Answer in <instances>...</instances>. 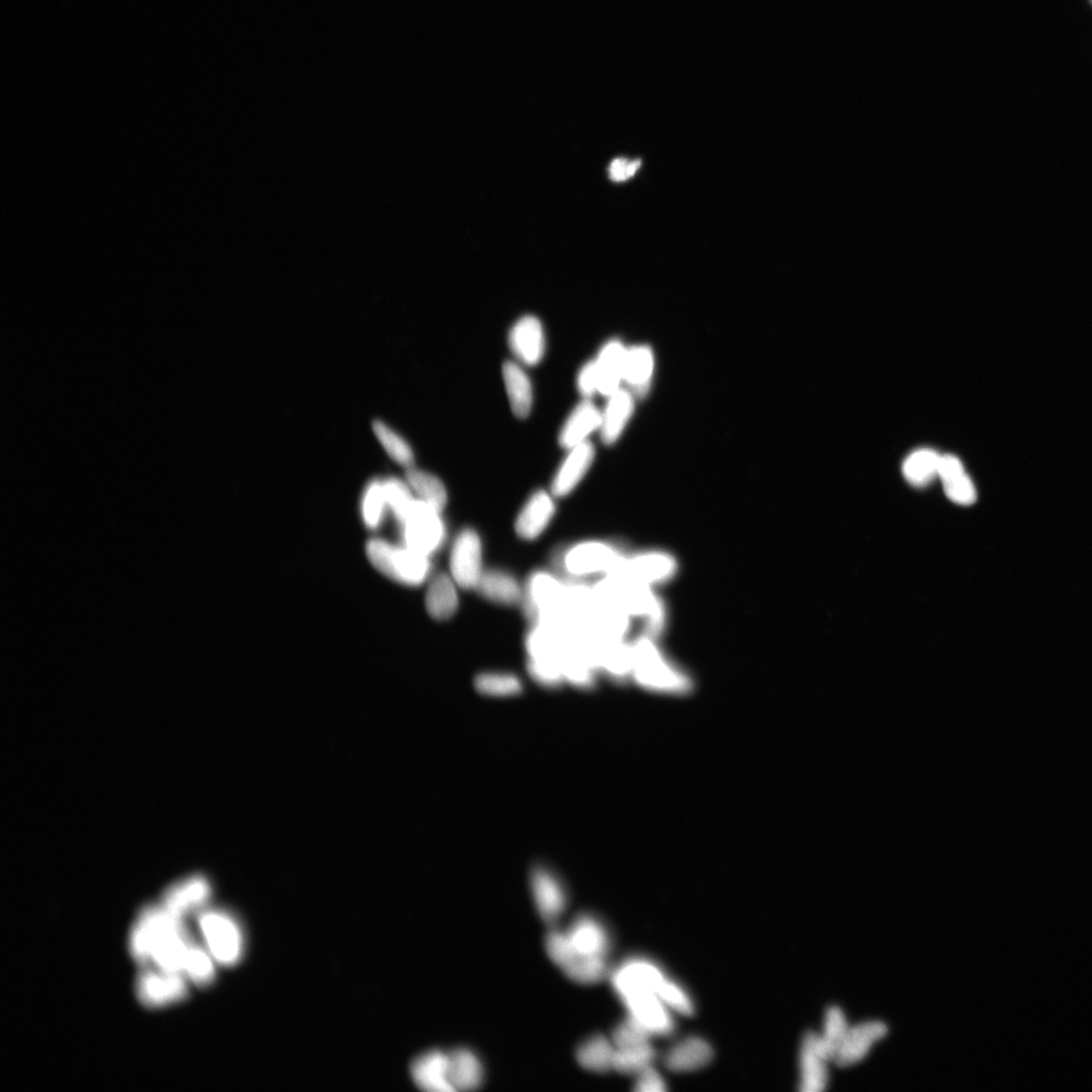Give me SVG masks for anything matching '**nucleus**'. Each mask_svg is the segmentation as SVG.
<instances>
[{"instance_id": "obj_38", "label": "nucleus", "mask_w": 1092, "mask_h": 1092, "mask_svg": "<svg viewBox=\"0 0 1092 1092\" xmlns=\"http://www.w3.org/2000/svg\"><path fill=\"white\" fill-rule=\"evenodd\" d=\"M656 1058V1051L650 1043L638 1046L616 1048L613 1070L623 1074H639L650 1067Z\"/></svg>"}, {"instance_id": "obj_22", "label": "nucleus", "mask_w": 1092, "mask_h": 1092, "mask_svg": "<svg viewBox=\"0 0 1092 1092\" xmlns=\"http://www.w3.org/2000/svg\"><path fill=\"white\" fill-rule=\"evenodd\" d=\"M425 595V607L433 620L445 621L457 614L459 608L460 589L449 574L433 576Z\"/></svg>"}, {"instance_id": "obj_17", "label": "nucleus", "mask_w": 1092, "mask_h": 1092, "mask_svg": "<svg viewBox=\"0 0 1092 1092\" xmlns=\"http://www.w3.org/2000/svg\"><path fill=\"white\" fill-rule=\"evenodd\" d=\"M448 1053L434 1050L427 1052L415 1060L411 1074L415 1085L430 1092L455 1091L449 1080Z\"/></svg>"}, {"instance_id": "obj_6", "label": "nucleus", "mask_w": 1092, "mask_h": 1092, "mask_svg": "<svg viewBox=\"0 0 1092 1092\" xmlns=\"http://www.w3.org/2000/svg\"><path fill=\"white\" fill-rule=\"evenodd\" d=\"M397 525L401 542L432 559L447 542L448 530L444 512L417 498Z\"/></svg>"}, {"instance_id": "obj_11", "label": "nucleus", "mask_w": 1092, "mask_h": 1092, "mask_svg": "<svg viewBox=\"0 0 1092 1092\" xmlns=\"http://www.w3.org/2000/svg\"><path fill=\"white\" fill-rule=\"evenodd\" d=\"M629 1016L642 1024L652 1036H668L675 1024L669 1006L654 992L640 991L622 997Z\"/></svg>"}, {"instance_id": "obj_1", "label": "nucleus", "mask_w": 1092, "mask_h": 1092, "mask_svg": "<svg viewBox=\"0 0 1092 1092\" xmlns=\"http://www.w3.org/2000/svg\"><path fill=\"white\" fill-rule=\"evenodd\" d=\"M596 597L624 613L633 621L645 624V634L657 636L666 621V610L656 588L640 583L621 573L604 576L592 584Z\"/></svg>"}, {"instance_id": "obj_47", "label": "nucleus", "mask_w": 1092, "mask_h": 1092, "mask_svg": "<svg viewBox=\"0 0 1092 1092\" xmlns=\"http://www.w3.org/2000/svg\"><path fill=\"white\" fill-rule=\"evenodd\" d=\"M635 1090L638 1092H662L667 1090V1085L661 1074L650 1066L638 1074Z\"/></svg>"}, {"instance_id": "obj_39", "label": "nucleus", "mask_w": 1092, "mask_h": 1092, "mask_svg": "<svg viewBox=\"0 0 1092 1092\" xmlns=\"http://www.w3.org/2000/svg\"><path fill=\"white\" fill-rule=\"evenodd\" d=\"M849 1028L847 1020L839 1007L828 1008L826 1017L824 1037H821V1050L827 1061L835 1060L836 1056L847 1036Z\"/></svg>"}, {"instance_id": "obj_24", "label": "nucleus", "mask_w": 1092, "mask_h": 1092, "mask_svg": "<svg viewBox=\"0 0 1092 1092\" xmlns=\"http://www.w3.org/2000/svg\"><path fill=\"white\" fill-rule=\"evenodd\" d=\"M887 1027L881 1022H870L849 1029L835 1062L839 1067H848L860 1062L868 1054L872 1044L884 1038Z\"/></svg>"}, {"instance_id": "obj_35", "label": "nucleus", "mask_w": 1092, "mask_h": 1092, "mask_svg": "<svg viewBox=\"0 0 1092 1092\" xmlns=\"http://www.w3.org/2000/svg\"><path fill=\"white\" fill-rule=\"evenodd\" d=\"M941 457L935 451L923 448L915 451L905 461L902 471L912 485L923 486L939 477Z\"/></svg>"}, {"instance_id": "obj_3", "label": "nucleus", "mask_w": 1092, "mask_h": 1092, "mask_svg": "<svg viewBox=\"0 0 1092 1092\" xmlns=\"http://www.w3.org/2000/svg\"><path fill=\"white\" fill-rule=\"evenodd\" d=\"M365 553L378 573L403 586L417 588L429 583L433 577L432 557L414 551L403 542L373 538L366 542Z\"/></svg>"}, {"instance_id": "obj_7", "label": "nucleus", "mask_w": 1092, "mask_h": 1092, "mask_svg": "<svg viewBox=\"0 0 1092 1092\" xmlns=\"http://www.w3.org/2000/svg\"><path fill=\"white\" fill-rule=\"evenodd\" d=\"M198 923L209 952L216 962L225 966L239 962L244 940L239 922L227 912L209 910L199 917Z\"/></svg>"}, {"instance_id": "obj_27", "label": "nucleus", "mask_w": 1092, "mask_h": 1092, "mask_svg": "<svg viewBox=\"0 0 1092 1092\" xmlns=\"http://www.w3.org/2000/svg\"><path fill=\"white\" fill-rule=\"evenodd\" d=\"M714 1058V1051L703 1038H687L674 1046L666 1058V1065L675 1072H690L705 1067Z\"/></svg>"}, {"instance_id": "obj_33", "label": "nucleus", "mask_w": 1092, "mask_h": 1092, "mask_svg": "<svg viewBox=\"0 0 1092 1092\" xmlns=\"http://www.w3.org/2000/svg\"><path fill=\"white\" fill-rule=\"evenodd\" d=\"M405 480L415 497L444 512L448 503V492L441 479L430 471L412 467L407 469Z\"/></svg>"}, {"instance_id": "obj_32", "label": "nucleus", "mask_w": 1092, "mask_h": 1092, "mask_svg": "<svg viewBox=\"0 0 1092 1092\" xmlns=\"http://www.w3.org/2000/svg\"><path fill=\"white\" fill-rule=\"evenodd\" d=\"M361 518L365 528L377 531L389 515L384 479L375 478L364 486L360 505Z\"/></svg>"}, {"instance_id": "obj_25", "label": "nucleus", "mask_w": 1092, "mask_h": 1092, "mask_svg": "<svg viewBox=\"0 0 1092 1092\" xmlns=\"http://www.w3.org/2000/svg\"><path fill=\"white\" fill-rule=\"evenodd\" d=\"M939 478L949 500L963 506L971 505L976 501V486L958 457L951 455L941 457Z\"/></svg>"}, {"instance_id": "obj_37", "label": "nucleus", "mask_w": 1092, "mask_h": 1092, "mask_svg": "<svg viewBox=\"0 0 1092 1092\" xmlns=\"http://www.w3.org/2000/svg\"><path fill=\"white\" fill-rule=\"evenodd\" d=\"M373 430L378 443L381 444L391 459L406 469L414 466V450L405 438L379 420L374 422Z\"/></svg>"}, {"instance_id": "obj_16", "label": "nucleus", "mask_w": 1092, "mask_h": 1092, "mask_svg": "<svg viewBox=\"0 0 1092 1092\" xmlns=\"http://www.w3.org/2000/svg\"><path fill=\"white\" fill-rule=\"evenodd\" d=\"M594 458L595 448L590 442L568 449L567 456L554 474L551 486L553 495L559 498L572 494L586 477Z\"/></svg>"}, {"instance_id": "obj_48", "label": "nucleus", "mask_w": 1092, "mask_h": 1092, "mask_svg": "<svg viewBox=\"0 0 1092 1092\" xmlns=\"http://www.w3.org/2000/svg\"><path fill=\"white\" fill-rule=\"evenodd\" d=\"M640 160L617 158L609 166V176L615 183H622L635 175L640 168Z\"/></svg>"}, {"instance_id": "obj_8", "label": "nucleus", "mask_w": 1092, "mask_h": 1092, "mask_svg": "<svg viewBox=\"0 0 1092 1092\" xmlns=\"http://www.w3.org/2000/svg\"><path fill=\"white\" fill-rule=\"evenodd\" d=\"M484 545L480 533L471 527L457 533L449 550V575L460 589L476 590L485 572Z\"/></svg>"}, {"instance_id": "obj_36", "label": "nucleus", "mask_w": 1092, "mask_h": 1092, "mask_svg": "<svg viewBox=\"0 0 1092 1092\" xmlns=\"http://www.w3.org/2000/svg\"><path fill=\"white\" fill-rule=\"evenodd\" d=\"M477 691L488 697L505 698L519 695L524 690L518 676L506 672H485L474 679Z\"/></svg>"}, {"instance_id": "obj_23", "label": "nucleus", "mask_w": 1092, "mask_h": 1092, "mask_svg": "<svg viewBox=\"0 0 1092 1092\" xmlns=\"http://www.w3.org/2000/svg\"><path fill=\"white\" fill-rule=\"evenodd\" d=\"M602 412L590 400L580 402L568 415L559 436L562 447L571 449L588 441V437L600 430Z\"/></svg>"}, {"instance_id": "obj_40", "label": "nucleus", "mask_w": 1092, "mask_h": 1092, "mask_svg": "<svg viewBox=\"0 0 1092 1092\" xmlns=\"http://www.w3.org/2000/svg\"><path fill=\"white\" fill-rule=\"evenodd\" d=\"M215 961L209 949L191 944L187 949L184 972L189 979L205 987L215 979Z\"/></svg>"}, {"instance_id": "obj_42", "label": "nucleus", "mask_w": 1092, "mask_h": 1092, "mask_svg": "<svg viewBox=\"0 0 1092 1092\" xmlns=\"http://www.w3.org/2000/svg\"><path fill=\"white\" fill-rule=\"evenodd\" d=\"M384 486L389 514L398 524L405 516L414 501L416 500V497L413 494L406 480L389 477L384 479Z\"/></svg>"}, {"instance_id": "obj_34", "label": "nucleus", "mask_w": 1092, "mask_h": 1092, "mask_svg": "<svg viewBox=\"0 0 1092 1092\" xmlns=\"http://www.w3.org/2000/svg\"><path fill=\"white\" fill-rule=\"evenodd\" d=\"M614 1044L603 1036H594L583 1044L577 1050V1060L585 1070L605 1073L613 1070L615 1055Z\"/></svg>"}, {"instance_id": "obj_15", "label": "nucleus", "mask_w": 1092, "mask_h": 1092, "mask_svg": "<svg viewBox=\"0 0 1092 1092\" xmlns=\"http://www.w3.org/2000/svg\"><path fill=\"white\" fill-rule=\"evenodd\" d=\"M510 349L525 365H538L545 352V335L537 317L525 316L518 320L509 334Z\"/></svg>"}, {"instance_id": "obj_26", "label": "nucleus", "mask_w": 1092, "mask_h": 1092, "mask_svg": "<svg viewBox=\"0 0 1092 1092\" xmlns=\"http://www.w3.org/2000/svg\"><path fill=\"white\" fill-rule=\"evenodd\" d=\"M626 349L621 342L609 341L595 361L599 378V394L609 397L621 389L623 382Z\"/></svg>"}, {"instance_id": "obj_45", "label": "nucleus", "mask_w": 1092, "mask_h": 1092, "mask_svg": "<svg viewBox=\"0 0 1092 1092\" xmlns=\"http://www.w3.org/2000/svg\"><path fill=\"white\" fill-rule=\"evenodd\" d=\"M659 997L676 1013L684 1016H691L694 1013V1004L689 994L670 979L662 985Z\"/></svg>"}, {"instance_id": "obj_12", "label": "nucleus", "mask_w": 1092, "mask_h": 1092, "mask_svg": "<svg viewBox=\"0 0 1092 1092\" xmlns=\"http://www.w3.org/2000/svg\"><path fill=\"white\" fill-rule=\"evenodd\" d=\"M139 1000L147 1006L158 1007L181 1002L187 994L183 973L145 971L138 979Z\"/></svg>"}, {"instance_id": "obj_44", "label": "nucleus", "mask_w": 1092, "mask_h": 1092, "mask_svg": "<svg viewBox=\"0 0 1092 1092\" xmlns=\"http://www.w3.org/2000/svg\"><path fill=\"white\" fill-rule=\"evenodd\" d=\"M651 1036L642 1024L629 1016L627 1019L616 1027L612 1040L615 1048H626L649 1043Z\"/></svg>"}, {"instance_id": "obj_46", "label": "nucleus", "mask_w": 1092, "mask_h": 1092, "mask_svg": "<svg viewBox=\"0 0 1092 1092\" xmlns=\"http://www.w3.org/2000/svg\"><path fill=\"white\" fill-rule=\"evenodd\" d=\"M577 387L580 394L590 400L599 393V378L595 361L584 364L577 377Z\"/></svg>"}, {"instance_id": "obj_41", "label": "nucleus", "mask_w": 1092, "mask_h": 1092, "mask_svg": "<svg viewBox=\"0 0 1092 1092\" xmlns=\"http://www.w3.org/2000/svg\"><path fill=\"white\" fill-rule=\"evenodd\" d=\"M567 978L580 984H594L608 975L607 958L578 956L564 970Z\"/></svg>"}, {"instance_id": "obj_10", "label": "nucleus", "mask_w": 1092, "mask_h": 1092, "mask_svg": "<svg viewBox=\"0 0 1092 1092\" xmlns=\"http://www.w3.org/2000/svg\"><path fill=\"white\" fill-rule=\"evenodd\" d=\"M668 979L659 966L644 958L628 959L610 973L612 987L621 999L640 991L659 996Z\"/></svg>"}, {"instance_id": "obj_19", "label": "nucleus", "mask_w": 1092, "mask_h": 1092, "mask_svg": "<svg viewBox=\"0 0 1092 1092\" xmlns=\"http://www.w3.org/2000/svg\"><path fill=\"white\" fill-rule=\"evenodd\" d=\"M482 597L492 603L513 607L524 599L525 585L502 568H485L476 588Z\"/></svg>"}, {"instance_id": "obj_43", "label": "nucleus", "mask_w": 1092, "mask_h": 1092, "mask_svg": "<svg viewBox=\"0 0 1092 1092\" xmlns=\"http://www.w3.org/2000/svg\"><path fill=\"white\" fill-rule=\"evenodd\" d=\"M545 949L553 962L562 970L579 956L566 931H551L545 937Z\"/></svg>"}, {"instance_id": "obj_49", "label": "nucleus", "mask_w": 1092, "mask_h": 1092, "mask_svg": "<svg viewBox=\"0 0 1092 1092\" xmlns=\"http://www.w3.org/2000/svg\"><path fill=\"white\" fill-rule=\"evenodd\" d=\"M1090 3L1092 4V0H1090Z\"/></svg>"}, {"instance_id": "obj_4", "label": "nucleus", "mask_w": 1092, "mask_h": 1092, "mask_svg": "<svg viewBox=\"0 0 1092 1092\" xmlns=\"http://www.w3.org/2000/svg\"><path fill=\"white\" fill-rule=\"evenodd\" d=\"M626 552L619 544L587 539L566 546L555 555L560 575L568 580H598L616 571Z\"/></svg>"}, {"instance_id": "obj_13", "label": "nucleus", "mask_w": 1092, "mask_h": 1092, "mask_svg": "<svg viewBox=\"0 0 1092 1092\" xmlns=\"http://www.w3.org/2000/svg\"><path fill=\"white\" fill-rule=\"evenodd\" d=\"M555 498L551 491L544 490L527 498L515 521V531L521 539L537 540L550 527L556 512Z\"/></svg>"}, {"instance_id": "obj_21", "label": "nucleus", "mask_w": 1092, "mask_h": 1092, "mask_svg": "<svg viewBox=\"0 0 1092 1092\" xmlns=\"http://www.w3.org/2000/svg\"><path fill=\"white\" fill-rule=\"evenodd\" d=\"M826 1062L828 1061L821 1050V1036L813 1031L807 1032L800 1053L801 1091L819 1092L826 1087Z\"/></svg>"}, {"instance_id": "obj_28", "label": "nucleus", "mask_w": 1092, "mask_h": 1092, "mask_svg": "<svg viewBox=\"0 0 1092 1092\" xmlns=\"http://www.w3.org/2000/svg\"><path fill=\"white\" fill-rule=\"evenodd\" d=\"M634 412V399L628 391L620 389L608 397L602 412L600 433L605 444H613L622 434Z\"/></svg>"}, {"instance_id": "obj_31", "label": "nucleus", "mask_w": 1092, "mask_h": 1092, "mask_svg": "<svg viewBox=\"0 0 1092 1092\" xmlns=\"http://www.w3.org/2000/svg\"><path fill=\"white\" fill-rule=\"evenodd\" d=\"M654 372V355L647 347H636L626 350L624 362L625 382L638 396L648 393Z\"/></svg>"}, {"instance_id": "obj_30", "label": "nucleus", "mask_w": 1092, "mask_h": 1092, "mask_svg": "<svg viewBox=\"0 0 1092 1092\" xmlns=\"http://www.w3.org/2000/svg\"><path fill=\"white\" fill-rule=\"evenodd\" d=\"M449 1080L455 1091L473 1090L483 1084L484 1071L476 1054L464 1048L448 1053Z\"/></svg>"}, {"instance_id": "obj_2", "label": "nucleus", "mask_w": 1092, "mask_h": 1092, "mask_svg": "<svg viewBox=\"0 0 1092 1092\" xmlns=\"http://www.w3.org/2000/svg\"><path fill=\"white\" fill-rule=\"evenodd\" d=\"M632 646L631 681L656 693L682 695L691 690V679L664 655L656 636L643 634L633 640Z\"/></svg>"}, {"instance_id": "obj_5", "label": "nucleus", "mask_w": 1092, "mask_h": 1092, "mask_svg": "<svg viewBox=\"0 0 1092 1092\" xmlns=\"http://www.w3.org/2000/svg\"><path fill=\"white\" fill-rule=\"evenodd\" d=\"M567 580L559 573L538 569L525 584L521 605L531 625H551L567 631Z\"/></svg>"}, {"instance_id": "obj_20", "label": "nucleus", "mask_w": 1092, "mask_h": 1092, "mask_svg": "<svg viewBox=\"0 0 1092 1092\" xmlns=\"http://www.w3.org/2000/svg\"><path fill=\"white\" fill-rule=\"evenodd\" d=\"M210 895L209 882L204 877L196 876L171 887L164 894L163 907L183 919L189 912L203 908Z\"/></svg>"}, {"instance_id": "obj_14", "label": "nucleus", "mask_w": 1092, "mask_h": 1092, "mask_svg": "<svg viewBox=\"0 0 1092 1092\" xmlns=\"http://www.w3.org/2000/svg\"><path fill=\"white\" fill-rule=\"evenodd\" d=\"M530 884L540 917L546 922H555L566 907V894L562 883L550 870L536 867L531 873Z\"/></svg>"}, {"instance_id": "obj_29", "label": "nucleus", "mask_w": 1092, "mask_h": 1092, "mask_svg": "<svg viewBox=\"0 0 1092 1092\" xmlns=\"http://www.w3.org/2000/svg\"><path fill=\"white\" fill-rule=\"evenodd\" d=\"M503 378L515 416L527 418L533 407V388L528 375L517 362H508L503 365Z\"/></svg>"}, {"instance_id": "obj_9", "label": "nucleus", "mask_w": 1092, "mask_h": 1092, "mask_svg": "<svg viewBox=\"0 0 1092 1092\" xmlns=\"http://www.w3.org/2000/svg\"><path fill=\"white\" fill-rule=\"evenodd\" d=\"M678 569L679 563L671 553L647 550L626 553L615 572L657 588L669 583L678 573Z\"/></svg>"}, {"instance_id": "obj_18", "label": "nucleus", "mask_w": 1092, "mask_h": 1092, "mask_svg": "<svg viewBox=\"0 0 1092 1092\" xmlns=\"http://www.w3.org/2000/svg\"><path fill=\"white\" fill-rule=\"evenodd\" d=\"M580 956L607 958L611 947L610 937L604 925L588 915L578 917L566 931Z\"/></svg>"}]
</instances>
